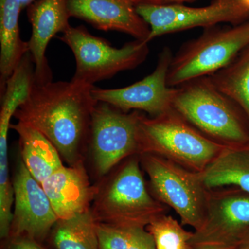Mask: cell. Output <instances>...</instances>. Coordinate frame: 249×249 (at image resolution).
<instances>
[{
  "label": "cell",
  "instance_id": "cell-1",
  "mask_svg": "<svg viewBox=\"0 0 249 249\" xmlns=\"http://www.w3.org/2000/svg\"><path fill=\"white\" fill-rule=\"evenodd\" d=\"M94 87L72 79L34 83L14 117L42 132L69 165H76L82 161V150L89 140L92 114L98 103L93 96Z\"/></svg>",
  "mask_w": 249,
  "mask_h": 249
},
{
  "label": "cell",
  "instance_id": "cell-2",
  "mask_svg": "<svg viewBox=\"0 0 249 249\" xmlns=\"http://www.w3.org/2000/svg\"><path fill=\"white\" fill-rule=\"evenodd\" d=\"M173 109L219 143L229 145L249 141V121L245 113L214 87L209 76L175 88Z\"/></svg>",
  "mask_w": 249,
  "mask_h": 249
},
{
  "label": "cell",
  "instance_id": "cell-3",
  "mask_svg": "<svg viewBox=\"0 0 249 249\" xmlns=\"http://www.w3.org/2000/svg\"><path fill=\"white\" fill-rule=\"evenodd\" d=\"M224 147L201 133L173 109L157 117L139 112V155L160 156L201 173Z\"/></svg>",
  "mask_w": 249,
  "mask_h": 249
},
{
  "label": "cell",
  "instance_id": "cell-4",
  "mask_svg": "<svg viewBox=\"0 0 249 249\" xmlns=\"http://www.w3.org/2000/svg\"><path fill=\"white\" fill-rule=\"evenodd\" d=\"M139 160L132 159L97 194L91 209L95 220L124 229L146 228L166 207L147 191Z\"/></svg>",
  "mask_w": 249,
  "mask_h": 249
},
{
  "label": "cell",
  "instance_id": "cell-5",
  "mask_svg": "<svg viewBox=\"0 0 249 249\" xmlns=\"http://www.w3.org/2000/svg\"><path fill=\"white\" fill-rule=\"evenodd\" d=\"M249 45V20L233 27L206 28L204 34L182 46L173 55L167 83L177 88L227 66Z\"/></svg>",
  "mask_w": 249,
  "mask_h": 249
},
{
  "label": "cell",
  "instance_id": "cell-6",
  "mask_svg": "<svg viewBox=\"0 0 249 249\" xmlns=\"http://www.w3.org/2000/svg\"><path fill=\"white\" fill-rule=\"evenodd\" d=\"M58 38L68 46L76 59L72 80L94 86L101 80L133 70L148 56V43L134 40L121 48L112 47L104 39L90 34L83 27H71Z\"/></svg>",
  "mask_w": 249,
  "mask_h": 249
},
{
  "label": "cell",
  "instance_id": "cell-7",
  "mask_svg": "<svg viewBox=\"0 0 249 249\" xmlns=\"http://www.w3.org/2000/svg\"><path fill=\"white\" fill-rule=\"evenodd\" d=\"M142 165L157 200L173 209L183 226L200 228L207 210L209 192L200 173L191 171L168 159L142 154Z\"/></svg>",
  "mask_w": 249,
  "mask_h": 249
},
{
  "label": "cell",
  "instance_id": "cell-8",
  "mask_svg": "<svg viewBox=\"0 0 249 249\" xmlns=\"http://www.w3.org/2000/svg\"><path fill=\"white\" fill-rule=\"evenodd\" d=\"M249 235V193L233 186L209 190L200 228L193 231L191 247L233 249Z\"/></svg>",
  "mask_w": 249,
  "mask_h": 249
},
{
  "label": "cell",
  "instance_id": "cell-9",
  "mask_svg": "<svg viewBox=\"0 0 249 249\" xmlns=\"http://www.w3.org/2000/svg\"><path fill=\"white\" fill-rule=\"evenodd\" d=\"M136 9L150 27L147 43L167 34L196 27L206 29L221 23L237 24L249 18V11L237 0H214L204 7H190L183 4H139Z\"/></svg>",
  "mask_w": 249,
  "mask_h": 249
},
{
  "label": "cell",
  "instance_id": "cell-10",
  "mask_svg": "<svg viewBox=\"0 0 249 249\" xmlns=\"http://www.w3.org/2000/svg\"><path fill=\"white\" fill-rule=\"evenodd\" d=\"M139 111L124 112L98 102L93 110L89 141L96 171L105 175L121 160L138 154Z\"/></svg>",
  "mask_w": 249,
  "mask_h": 249
},
{
  "label": "cell",
  "instance_id": "cell-11",
  "mask_svg": "<svg viewBox=\"0 0 249 249\" xmlns=\"http://www.w3.org/2000/svg\"><path fill=\"white\" fill-rule=\"evenodd\" d=\"M173 55L171 49L165 47L159 55L155 70L150 75L134 84L118 89H92L93 97L127 113L129 110L142 111L150 117H157L173 109L175 88L167 83L168 73Z\"/></svg>",
  "mask_w": 249,
  "mask_h": 249
},
{
  "label": "cell",
  "instance_id": "cell-12",
  "mask_svg": "<svg viewBox=\"0 0 249 249\" xmlns=\"http://www.w3.org/2000/svg\"><path fill=\"white\" fill-rule=\"evenodd\" d=\"M12 183L14 211L9 237L25 236L40 242L58 220L50 200L22 160L18 165Z\"/></svg>",
  "mask_w": 249,
  "mask_h": 249
},
{
  "label": "cell",
  "instance_id": "cell-13",
  "mask_svg": "<svg viewBox=\"0 0 249 249\" xmlns=\"http://www.w3.org/2000/svg\"><path fill=\"white\" fill-rule=\"evenodd\" d=\"M69 0H36L27 7V15L32 31L28 41L29 53L34 65L35 83H49L53 73L46 57L50 41L58 33L70 28Z\"/></svg>",
  "mask_w": 249,
  "mask_h": 249
},
{
  "label": "cell",
  "instance_id": "cell-14",
  "mask_svg": "<svg viewBox=\"0 0 249 249\" xmlns=\"http://www.w3.org/2000/svg\"><path fill=\"white\" fill-rule=\"evenodd\" d=\"M68 8L71 17L99 30L119 31L145 42L150 35L148 24L131 0H69Z\"/></svg>",
  "mask_w": 249,
  "mask_h": 249
},
{
  "label": "cell",
  "instance_id": "cell-15",
  "mask_svg": "<svg viewBox=\"0 0 249 249\" xmlns=\"http://www.w3.org/2000/svg\"><path fill=\"white\" fill-rule=\"evenodd\" d=\"M58 219L91 211L98 188L91 186L83 163L62 166L42 183Z\"/></svg>",
  "mask_w": 249,
  "mask_h": 249
},
{
  "label": "cell",
  "instance_id": "cell-16",
  "mask_svg": "<svg viewBox=\"0 0 249 249\" xmlns=\"http://www.w3.org/2000/svg\"><path fill=\"white\" fill-rule=\"evenodd\" d=\"M11 128L19 137L22 161L41 185L63 166L58 150L40 131L20 121L11 124Z\"/></svg>",
  "mask_w": 249,
  "mask_h": 249
},
{
  "label": "cell",
  "instance_id": "cell-17",
  "mask_svg": "<svg viewBox=\"0 0 249 249\" xmlns=\"http://www.w3.org/2000/svg\"><path fill=\"white\" fill-rule=\"evenodd\" d=\"M200 174L208 190L233 186L249 193V141L225 145Z\"/></svg>",
  "mask_w": 249,
  "mask_h": 249
},
{
  "label": "cell",
  "instance_id": "cell-18",
  "mask_svg": "<svg viewBox=\"0 0 249 249\" xmlns=\"http://www.w3.org/2000/svg\"><path fill=\"white\" fill-rule=\"evenodd\" d=\"M20 0H0V93L6 81L29 53L28 42L22 40L19 18Z\"/></svg>",
  "mask_w": 249,
  "mask_h": 249
},
{
  "label": "cell",
  "instance_id": "cell-19",
  "mask_svg": "<svg viewBox=\"0 0 249 249\" xmlns=\"http://www.w3.org/2000/svg\"><path fill=\"white\" fill-rule=\"evenodd\" d=\"M209 78L219 91L241 108L249 121V45Z\"/></svg>",
  "mask_w": 249,
  "mask_h": 249
},
{
  "label": "cell",
  "instance_id": "cell-20",
  "mask_svg": "<svg viewBox=\"0 0 249 249\" xmlns=\"http://www.w3.org/2000/svg\"><path fill=\"white\" fill-rule=\"evenodd\" d=\"M97 222L91 211L67 219H58L52 230L56 249H100Z\"/></svg>",
  "mask_w": 249,
  "mask_h": 249
},
{
  "label": "cell",
  "instance_id": "cell-21",
  "mask_svg": "<svg viewBox=\"0 0 249 249\" xmlns=\"http://www.w3.org/2000/svg\"><path fill=\"white\" fill-rule=\"evenodd\" d=\"M182 226L172 216L163 214L154 219L146 229L153 237L156 249H190L193 232Z\"/></svg>",
  "mask_w": 249,
  "mask_h": 249
},
{
  "label": "cell",
  "instance_id": "cell-22",
  "mask_svg": "<svg viewBox=\"0 0 249 249\" xmlns=\"http://www.w3.org/2000/svg\"><path fill=\"white\" fill-rule=\"evenodd\" d=\"M96 231L100 249H129L127 229L97 222Z\"/></svg>",
  "mask_w": 249,
  "mask_h": 249
},
{
  "label": "cell",
  "instance_id": "cell-23",
  "mask_svg": "<svg viewBox=\"0 0 249 249\" xmlns=\"http://www.w3.org/2000/svg\"><path fill=\"white\" fill-rule=\"evenodd\" d=\"M129 249H156L152 234L145 228L127 229Z\"/></svg>",
  "mask_w": 249,
  "mask_h": 249
},
{
  "label": "cell",
  "instance_id": "cell-24",
  "mask_svg": "<svg viewBox=\"0 0 249 249\" xmlns=\"http://www.w3.org/2000/svg\"><path fill=\"white\" fill-rule=\"evenodd\" d=\"M1 249H45L39 242L25 236L9 237L5 239Z\"/></svg>",
  "mask_w": 249,
  "mask_h": 249
},
{
  "label": "cell",
  "instance_id": "cell-25",
  "mask_svg": "<svg viewBox=\"0 0 249 249\" xmlns=\"http://www.w3.org/2000/svg\"><path fill=\"white\" fill-rule=\"evenodd\" d=\"M135 6L139 4L170 5L182 4L185 2H192L196 0H131Z\"/></svg>",
  "mask_w": 249,
  "mask_h": 249
},
{
  "label": "cell",
  "instance_id": "cell-26",
  "mask_svg": "<svg viewBox=\"0 0 249 249\" xmlns=\"http://www.w3.org/2000/svg\"><path fill=\"white\" fill-rule=\"evenodd\" d=\"M233 249H249V235H247V237Z\"/></svg>",
  "mask_w": 249,
  "mask_h": 249
},
{
  "label": "cell",
  "instance_id": "cell-27",
  "mask_svg": "<svg viewBox=\"0 0 249 249\" xmlns=\"http://www.w3.org/2000/svg\"><path fill=\"white\" fill-rule=\"evenodd\" d=\"M35 1H36V0H20L22 9H24V8H27L29 5L32 4V3L34 2Z\"/></svg>",
  "mask_w": 249,
  "mask_h": 249
},
{
  "label": "cell",
  "instance_id": "cell-28",
  "mask_svg": "<svg viewBox=\"0 0 249 249\" xmlns=\"http://www.w3.org/2000/svg\"><path fill=\"white\" fill-rule=\"evenodd\" d=\"M237 1H238L245 9L249 11V0H237Z\"/></svg>",
  "mask_w": 249,
  "mask_h": 249
},
{
  "label": "cell",
  "instance_id": "cell-29",
  "mask_svg": "<svg viewBox=\"0 0 249 249\" xmlns=\"http://www.w3.org/2000/svg\"><path fill=\"white\" fill-rule=\"evenodd\" d=\"M215 249L207 248V247H191V249Z\"/></svg>",
  "mask_w": 249,
  "mask_h": 249
}]
</instances>
